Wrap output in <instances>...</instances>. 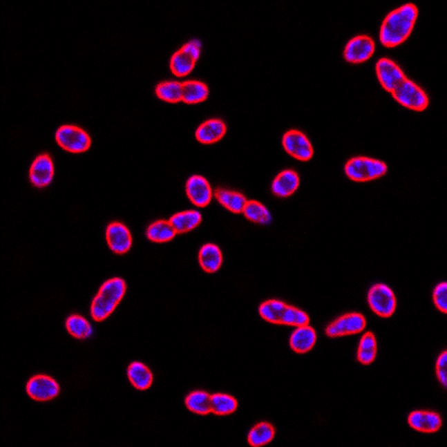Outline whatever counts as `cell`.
Instances as JSON below:
<instances>
[{
  "mask_svg": "<svg viewBox=\"0 0 447 447\" xmlns=\"http://www.w3.org/2000/svg\"><path fill=\"white\" fill-rule=\"evenodd\" d=\"M126 280L123 278L106 280L92 301L91 316L94 321L102 322L111 316L126 296Z\"/></svg>",
  "mask_w": 447,
  "mask_h": 447,
  "instance_id": "7a4b0ae2",
  "label": "cell"
},
{
  "mask_svg": "<svg viewBox=\"0 0 447 447\" xmlns=\"http://www.w3.org/2000/svg\"><path fill=\"white\" fill-rule=\"evenodd\" d=\"M374 50L376 44L370 36H354L345 45L343 59L351 64H361L372 59Z\"/></svg>",
  "mask_w": 447,
  "mask_h": 447,
  "instance_id": "30bf717a",
  "label": "cell"
},
{
  "mask_svg": "<svg viewBox=\"0 0 447 447\" xmlns=\"http://www.w3.org/2000/svg\"><path fill=\"white\" fill-rule=\"evenodd\" d=\"M199 265L206 273L213 274L220 271L222 265V253L216 244L208 242L202 246L198 254Z\"/></svg>",
  "mask_w": 447,
  "mask_h": 447,
  "instance_id": "d6986e66",
  "label": "cell"
},
{
  "mask_svg": "<svg viewBox=\"0 0 447 447\" xmlns=\"http://www.w3.org/2000/svg\"><path fill=\"white\" fill-rule=\"evenodd\" d=\"M66 330L75 339L85 340L92 336V327L86 318L73 314L66 318Z\"/></svg>",
  "mask_w": 447,
  "mask_h": 447,
  "instance_id": "d6a6232c",
  "label": "cell"
},
{
  "mask_svg": "<svg viewBox=\"0 0 447 447\" xmlns=\"http://www.w3.org/2000/svg\"><path fill=\"white\" fill-rule=\"evenodd\" d=\"M211 394L206 392H190L186 399L184 405L187 407L188 410L197 414V415L205 416L211 412Z\"/></svg>",
  "mask_w": 447,
  "mask_h": 447,
  "instance_id": "83f0119b",
  "label": "cell"
},
{
  "mask_svg": "<svg viewBox=\"0 0 447 447\" xmlns=\"http://www.w3.org/2000/svg\"><path fill=\"white\" fill-rule=\"evenodd\" d=\"M128 378L132 386L137 390H146L153 383L152 372L142 363H132L128 367Z\"/></svg>",
  "mask_w": 447,
  "mask_h": 447,
  "instance_id": "603a6c76",
  "label": "cell"
},
{
  "mask_svg": "<svg viewBox=\"0 0 447 447\" xmlns=\"http://www.w3.org/2000/svg\"><path fill=\"white\" fill-rule=\"evenodd\" d=\"M376 75L381 88L389 93H392L407 79L401 66L387 57H383L376 63Z\"/></svg>",
  "mask_w": 447,
  "mask_h": 447,
  "instance_id": "9c48e42d",
  "label": "cell"
},
{
  "mask_svg": "<svg viewBox=\"0 0 447 447\" xmlns=\"http://www.w3.org/2000/svg\"><path fill=\"white\" fill-rule=\"evenodd\" d=\"M202 220V213L198 211H184L173 215L169 222L177 234H184L198 227Z\"/></svg>",
  "mask_w": 447,
  "mask_h": 447,
  "instance_id": "ffe728a7",
  "label": "cell"
},
{
  "mask_svg": "<svg viewBox=\"0 0 447 447\" xmlns=\"http://www.w3.org/2000/svg\"><path fill=\"white\" fill-rule=\"evenodd\" d=\"M106 242L113 253L123 255L132 247V235L129 228L119 222L108 224L106 231Z\"/></svg>",
  "mask_w": 447,
  "mask_h": 447,
  "instance_id": "5bb4252c",
  "label": "cell"
},
{
  "mask_svg": "<svg viewBox=\"0 0 447 447\" xmlns=\"http://www.w3.org/2000/svg\"><path fill=\"white\" fill-rule=\"evenodd\" d=\"M215 197L222 207L234 213H242L247 202V199L242 193L225 188L215 190Z\"/></svg>",
  "mask_w": 447,
  "mask_h": 447,
  "instance_id": "44dd1931",
  "label": "cell"
},
{
  "mask_svg": "<svg viewBox=\"0 0 447 447\" xmlns=\"http://www.w3.org/2000/svg\"><path fill=\"white\" fill-rule=\"evenodd\" d=\"M227 126L220 119H209L197 128L196 139L202 144H213L225 137Z\"/></svg>",
  "mask_w": 447,
  "mask_h": 447,
  "instance_id": "ac0fdd59",
  "label": "cell"
},
{
  "mask_svg": "<svg viewBox=\"0 0 447 447\" xmlns=\"http://www.w3.org/2000/svg\"><path fill=\"white\" fill-rule=\"evenodd\" d=\"M300 187V177L294 170L287 169L280 171L273 180L271 190L275 197L287 198L296 193Z\"/></svg>",
  "mask_w": 447,
  "mask_h": 447,
  "instance_id": "2e32d148",
  "label": "cell"
},
{
  "mask_svg": "<svg viewBox=\"0 0 447 447\" xmlns=\"http://www.w3.org/2000/svg\"><path fill=\"white\" fill-rule=\"evenodd\" d=\"M196 63L197 61H195L187 53H184V50L180 48L171 56L169 66L173 75L177 77H184L193 72V68L196 66Z\"/></svg>",
  "mask_w": 447,
  "mask_h": 447,
  "instance_id": "f1b7e54d",
  "label": "cell"
},
{
  "mask_svg": "<svg viewBox=\"0 0 447 447\" xmlns=\"http://www.w3.org/2000/svg\"><path fill=\"white\" fill-rule=\"evenodd\" d=\"M186 193L190 202L197 207H206L211 202L213 191L211 184L202 175H193L186 182Z\"/></svg>",
  "mask_w": 447,
  "mask_h": 447,
  "instance_id": "4fadbf2b",
  "label": "cell"
},
{
  "mask_svg": "<svg viewBox=\"0 0 447 447\" xmlns=\"http://www.w3.org/2000/svg\"><path fill=\"white\" fill-rule=\"evenodd\" d=\"M418 18L415 3H405L389 12L379 30V41L387 48L399 46L408 39Z\"/></svg>",
  "mask_w": 447,
  "mask_h": 447,
  "instance_id": "6da1fadb",
  "label": "cell"
},
{
  "mask_svg": "<svg viewBox=\"0 0 447 447\" xmlns=\"http://www.w3.org/2000/svg\"><path fill=\"white\" fill-rule=\"evenodd\" d=\"M316 339V330L310 325L296 327L289 336V347L296 354H307L314 348Z\"/></svg>",
  "mask_w": 447,
  "mask_h": 447,
  "instance_id": "e0dca14e",
  "label": "cell"
},
{
  "mask_svg": "<svg viewBox=\"0 0 447 447\" xmlns=\"http://www.w3.org/2000/svg\"><path fill=\"white\" fill-rule=\"evenodd\" d=\"M407 423L412 430L424 434H434L441 430L443 421L439 414L428 410H415L410 412Z\"/></svg>",
  "mask_w": 447,
  "mask_h": 447,
  "instance_id": "9a60e30c",
  "label": "cell"
},
{
  "mask_svg": "<svg viewBox=\"0 0 447 447\" xmlns=\"http://www.w3.org/2000/svg\"><path fill=\"white\" fill-rule=\"evenodd\" d=\"M55 140L61 149L70 153H83L91 148V137L88 132L77 126L64 124L56 130Z\"/></svg>",
  "mask_w": 447,
  "mask_h": 447,
  "instance_id": "5b68a950",
  "label": "cell"
},
{
  "mask_svg": "<svg viewBox=\"0 0 447 447\" xmlns=\"http://www.w3.org/2000/svg\"><path fill=\"white\" fill-rule=\"evenodd\" d=\"M287 304L280 300H267L263 302L258 307V313L260 318L265 320L272 325H282V318H283L284 312L287 310Z\"/></svg>",
  "mask_w": 447,
  "mask_h": 447,
  "instance_id": "d4e9b609",
  "label": "cell"
},
{
  "mask_svg": "<svg viewBox=\"0 0 447 447\" xmlns=\"http://www.w3.org/2000/svg\"><path fill=\"white\" fill-rule=\"evenodd\" d=\"M282 146L287 155L298 161L311 160L314 155L310 139L298 130H289L282 137Z\"/></svg>",
  "mask_w": 447,
  "mask_h": 447,
  "instance_id": "ba28073f",
  "label": "cell"
},
{
  "mask_svg": "<svg viewBox=\"0 0 447 447\" xmlns=\"http://www.w3.org/2000/svg\"><path fill=\"white\" fill-rule=\"evenodd\" d=\"M211 412L217 416L231 415L238 407L236 399L227 394H211Z\"/></svg>",
  "mask_w": 447,
  "mask_h": 447,
  "instance_id": "1f68e13d",
  "label": "cell"
},
{
  "mask_svg": "<svg viewBox=\"0 0 447 447\" xmlns=\"http://www.w3.org/2000/svg\"><path fill=\"white\" fill-rule=\"evenodd\" d=\"M388 167L383 161L369 157H354L347 161L345 173L356 182H372L386 175Z\"/></svg>",
  "mask_w": 447,
  "mask_h": 447,
  "instance_id": "3957f363",
  "label": "cell"
},
{
  "mask_svg": "<svg viewBox=\"0 0 447 447\" xmlns=\"http://www.w3.org/2000/svg\"><path fill=\"white\" fill-rule=\"evenodd\" d=\"M146 235L151 242L161 244L173 240L177 233L169 220H157L146 228Z\"/></svg>",
  "mask_w": 447,
  "mask_h": 447,
  "instance_id": "484cf974",
  "label": "cell"
},
{
  "mask_svg": "<svg viewBox=\"0 0 447 447\" xmlns=\"http://www.w3.org/2000/svg\"><path fill=\"white\" fill-rule=\"evenodd\" d=\"M432 302L435 304L436 309L441 311L443 314L447 313V283L441 282L437 284L432 291Z\"/></svg>",
  "mask_w": 447,
  "mask_h": 447,
  "instance_id": "e575fe53",
  "label": "cell"
},
{
  "mask_svg": "<svg viewBox=\"0 0 447 447\" xmlns=\"http://www.w3.org/2000/svg\"><path fill=\"white\" fill-rule=\"evenodd\" d=\"M275 437V428L272 424L262 421L251 428L247 436L249 444L253 447H262L269 444Z\"/></svg>",
  "mask_w": 447,
  "mask_h": 447,
  "instance_id": "4316f807",
  "label": "cell"
},
{
  "mask_svg": "<svg viewBox=\"0 0 447 447\" xmlns=\"http://www.w3.org/2000/svg\"><path fill=\"white\" fill-rule=\"evenodd\" d=\"M53 159L48 153H41L32 161L30 169V180L36 188L50 186L54 178Z\"/></svg>",
  "mask_w": 447,
  "mask_h": 447,
  "instance_id": "7c38bea8",
  "label": "cell"
},
{
  "mask_svg": "<svg viewBox=\"0 0 447 447\" xmlns=\"http://www.w3.org/2000/svg\"><path fill=\"white\" fill-rule=\"evenodd\" d=\"M155 95L167 103H178L182 101V83L178 81H164L155 86Z\"/></svg>",
  "mask_w": 447,
  "mask_h": 447,
  "instance_id": "4dcf8cb0",
  "label": "cell"
},
{
  "mask_svg": "<svg viewBox=\"0 0 447 447\" xmlns=\"http://www.w3.org/2000/svg\"><path fill=\"white\" fill-rule=\"evenodd\" d=\"M307 325H310V316H307V313L298 307L287 304V310L284 312L283 318H282V325L298 327Z\"/></svg>",
  "mask_w": 447,
  "mask_h": 447,
  "instance_id": "836d02e7",
  "label": "cell"
},
{
  "mask_svg": "<svg viewBox=\"0 0 447 447\" xmlns=\"http://www.w3.org/2000/svg\"><path fill=\"white\" fill-rule=\"evenodd\" d=\"M378 347L376 336L372 332H365L360 339L358 351H356V360L363 365L374 363L377 356Z\"/></svg>",
  "mask_w": 447,
  "mask_h": 447,
  "instance_id": "cb8c5ba5",
  "label": "cell"
},
{
  "mask_svg": "<svg viewBox=\"0 0 447 447\" xmlns=\"http://www.w3.org/2000/svg\"><path fill=\"white\" fill-rule=\"evenodd\" d=\"M26 392L34 401H50L59 396L61 388L53 378L45 374H37L28 380Z\"/></svg>",
  "mask_w": 447,
  "mask_h": 447,
  "instance_id": "8fae6325",
  "label": "cell"
},
{
  "mask_svg": "<svg viewBox=\"0 0 447 447\" xmlns=\"http://www.w3.org/2000/svg\"><path fill=\"white\" fill-rule=\"evenodd\" d=\"M392 95L396 102L412 111L423 112L430 106L426 92L410 79H405Z\"/></svg>",
  "mask_w": 447,
  "mask_h": 447,
  "instance_id": "277c9868",
  "label": "cell"
},
{
  "mask_svg": "<svg viewBox=\"0 0 447 447\" xmlns=\"http://www.w3.org/2000/svg\"><path fill=\"white\" fill-rule=\"evenodd\" d=\"M182 50H184V53H187L188 55L191 56L195 61H198L199 57H200V53H202V43L198 39H193V41H189L188 43H186L182 47Z\"/></svg>",
  "mask_w": 447,
  "mask_h": 447,
  "instance_id": "8d00e7d4",
  "label": "cell"
},
{
  "mask_svg": "<svg viewBox=\"0 0 447 447\" xmlns=\"http://www.w3.org/2000/svg\"><path fill=\"white\" fill-rule=\"evenodd\" d=\"M367 327V320L361 313H347L336 318L325 327V334L329 338H342L361 334Z\"/></svg>",
  "mask_w": 447,
  "mask_h": 447,
  "instance_id": "52a82bcc",
  "label": "cell"
},
{
  "mask_svg": "<svg viewBox=\"0 0 447 447\" xmlns=\"http://www.w3.org/2000/svg\"><path fill=\"white\" fill-rule=\"evenodd\" d=\"M209 95L207 85L200 81L190 79L182 83V101L186 104H198L205 102Z\"/></svg>",
  "mask_w": 447,
  "mask_h": 447,
  "instance_id": "7402d4cb",
  "label": "cell"
},
{
  "mask_svg": "<svg viewBox=\"0 0 447 447\" xmlns=\"http://www.w3.org/2000/svg\"><path fill=\"white\" fill-rule=\"evenodd\" d=\"M242 213L249 222L260 225H269L272 222V215L269 209L258 200H247Z\"/></svg>",
  "mask_w": 447,
  "mask_h": 447,
  "instance_id": "f546056e",
  "label": "cell"
},
{
  "mask_svg": "<svg viewBox=\"0 0 447 447\" xmlns=\"http://www.w3.org/2000/svg\"><path fill=\"white\" fill-rule=\"evenodd\" d=\"M436 377L439 379L441 386H447V351H443L436 360L435 365Z\"/></svg>",
  "mask_w": 447,
  "mask_h": 447,
  "instance_id": "d590c367",
  "label": "cell"
},
{
  "mask_svg": "<svg viewBox=\"0 0 447 447\" xmlns=\"http://www.w3.org/2000/svg\"><path fill=\"white\" fill-rule=\"evenodd\" d=\"M367 301L372 312L380 318H390L396 312L397 298L394 291L386 284L378 283L372 285L369 289Z\"/></svg>",
  "mask_w": 447,
  "mask_h": 447,
  "instance_id": "8992f818",
  "label": "cell"
}]
</instances>
